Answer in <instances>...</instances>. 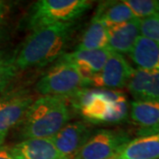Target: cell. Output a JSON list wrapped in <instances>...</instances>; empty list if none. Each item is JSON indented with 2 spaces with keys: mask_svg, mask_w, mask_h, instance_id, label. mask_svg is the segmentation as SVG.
Instances as JSON below:
<instances>
[{
  "mask_svg": "<svg viewBox=\"0 0 159 159\" xmlns=\"http://www.w3.org/2000/svg\"><path fill=\"white\" fill-rule=\"evenodd\" d=\"M8 11V6L4 2L0 1V25L2 24L3 20H5L6 13Z\"/></svg>",
  "mask_w": 159,
  "mask_h": 159,
  "instance_id": "obj_22",
  "label": "cell"
},
{
  "mask_svg": "<svg viewBox=\"0 0 159 159\" xmlns=\"http://www.w3.org/2000/svg\"><path fill=\"white\" fill-rule=\"evenodd\" d=\"M71 119L67 99L57 97H41L26 112L20 123V134L23 140L51 138Z\"/></svg>",
  "mask_w": 159,
  "mask_h": 159,
  "instance_id": "obj_2",
  "label": "cell"
},
{
  "mask_svg": "<svg viewBox=\"0 0 159 159\" xmlns=\"http://www.w3.org/2000/svg\"><path fill=\"white\" fill-rule=\"evenodd\" d=\"M34 101V97L26 89L5 91L0 96V147L9 132L21 123Z\"/></svg>",
  "mask_w": 159,
  "mask_h": 159,
  "instance_id": "obj_6",
  "label": "cell"
},
{
  "mask_svg": "<svg viewBox=\"0 0 159 159\" xmlns=\"http://www.w3.org/2000/svg\"><path fill=\"white\" fill-rule=\"evenodd\" d=\"M0 159H17L12 154L11 148L1 146L0 147Z\"/></svg>",
  "mask_w": 159,
  "mask_h": 159,
  "instance_id": "obj_21",
  "label": "cell"
},
{
  "mask_svg": "<svg viewBox=\"0 0 159 159\" xmlns=\"http://www.w3.org/2000/svg\"><path fill=\"white\" fill-rule=\"evenodd\" d=\"M126 88L136 101L159 100V70L134 69Z\"/></svg>",
  "mask_w": 159,
  "mask_h": 159,
  "instance_id": "obj_13",
  "label": "cell"
},
{
  "mask_svg": "<svg viewBox=\"0 0 159 159\" xmlns=\"http://www.w3.org/2000/svg\"><path fill=\"white\" fill-rule=\"evenodd\" d=\"M129 113L132 122L138 127L139 137L159 133V100H134Z\"/></svg>",
  "mask_w": 159,
  "mask_h": 159,
  "instance_id": "obj_10",
  "label": "cell"
},
{
  "mask_svg": "<svg viewBox=\"0 0 159 159\" xmlns=\"http://www.w3.org/2000/svg\"><path fill=\"white\" fill-rule=\"evenodd\" d=\"M124 97L119 90L82 89L69 97V101L87 122L110 124L117 102Z\"/></svg>",
  "mask_w": 159,
  "mask_h": 159,
  "instance_id": "obj_5",
  "label": "cell"
},
{
  "mask_svg": "<svg viewBox=\"0 0 159 159\" xmlns=\"http://www.w3.org/2000/svg\"><path fill=\"white\" fill-rule=\"evenodd\" d=\"M75 22L58 23L34 29L15 53L19 71L43 67L64 54L74 32Z\"/></svg>",
  "mask_w": 159,
  "mask_h": 159,
  "instance_id": "obj_1",
  "label": "cell"
},
{
  "mask_svg": "<svg viewBox=\"0 0 159 159\" xmlns=\"http://www.w3.org/2000/svg\"><path fill=\"white\" fill-rule=\"evenodd\" d=\"M107 47V28L98 19L93 17L76 50H101Z\"/></svg>",
  "mask_w": 159,
  "mask_h": 159,
  "instance_id": "obj_17",
  "label": "cell"
},
{
  "mask_svg": "<svg viewBox=\"0 0 159 159\" xmlns=\"http://www.w3.org/2000/svg\"><path fill=\"white\" fill-rule=\"evenodd\" d=\"M130 141L129 134L124 131H97L72 159L111 158L117 156Z\"/></svg>",
  "mask_w": 159,
  "mask_h": 159,
  "instance_id": "obj_7",
  "label": "cell"
},
{
  "mask_svg": "<svg viewBox=\"0 0 159 159\" xmlns=\"http://www.w3.org/2000/svg\"><path fill=\"white\" fill-rule=\"evenodd\" d=\"M134 70L122 54L111 51L102 70L89 79V87L107 90H117V89L125 88Z\"/></svg>",
  "mask_w": 159,
  "mask_h": 159,
  "instance_id": "obj_8",
  "label": "cell"
},
{
  "mask_svg": "<svg viewBox=\"0 0 159 159\" xmlns=\"http://www.w3.org/2000/svg\"><path fill=\"white\" fill-rule=\"evenodd\" d=\"M138 68L159 70V43L140 35L128 53Z\"/></svg>",
  "mask_w": 159,
  "mask_h": 159,
  "instance_id": "obj_15",
  "label": "cell"
},
{
  "mask_svg": "<svg viewBox=\"0 0 159 159\" xmlns=\"http://www.w3.org/2000/svg\"><path fill=\"white\" fill-rule=\"evenodd\" d=\"M11 150L17 159H71L57 150L51 138L22 140Z\"/></svg>",
  "mask_w": 159,
  "mask_h": 159,
  "instance_id": "obj_11",
  "label": "cell"
},
{
  "mask_svg": "<svg viewBox=\"0 0 159 159\" xmlns=\"http://www.w3.org/2000/svg\"><path fill=\"white\" fill-rule=\"evenodd\" d=\"M111 51L107 48L101 50H76L71 53H64L59 58L75 65L81 74L89 80L98 74L104 66Z\"/></svg>",
  "mask_w": 159,
  "mask_h": 159,
  "instance_id": "obj_12",
  "label": "cell"
},
{
  "mask_svg": "<svg viewBox=\"0 0 159 159\" xmlns=\"http://www.w3.org/2000/svg\"><path fill=\"white\" fill-rule=\"evenodd\" d=\"M89 80L73 63L62 58L43 75L34 86L42 97H57L67 99L82 89H88Z\"/></svg>",
  "mask_w": 159,
  "mask_h": 159,
  "instance_id": "obj_4",
  "label": "cell"
},
{
  "mask_svg": "<svg viewBox=\"0 0 159 159\" xmlns=\"http://www.w3.org/2000/svg\"><path fill=\"white\" fill-rule=\"evenodd\" d=\"M18 72L15 53H10L8 51L0 49V94L5 92Z\"/></svg>",
  "mask_w": 159,
  "mask_h": 159,
  "instance_id": "obj_18",
  "label": "cell"
},
{
  "mask_svg": "<svg viewBox=\"0 0 159 159\" xmlns=\"http://www.w3.org/2000/svg\"><path fill=\"white\" fill-rule=\"evenodd\" d=\"M108 159H119V158H118V157H117V156H115V157H111V158H108Z\"/></svg>",
  "mask_w": 159,
  "mask_h": 159,
  "instance_id": "obj_23",
  "label": "cell"
},
{
  "mask_svg": "<svg viewBox=\"0 0 159 159\" xmlns=\"http://www.w3.org/2000/svg\"><path fill=\"white\" fill-rule=\"evenodd\" d=\"M140 34L159 43V14L140 19Z\"/></svg>",
  "mask_w": 159,
  "mask_h": 159,
  "instance_id": "obj_20",
  "label": "cell"
},
{
  "mask_svg": "<svg viewBox=\"0 0 159 159\" xmlns=\"http://www.w3.org/2000/svg\"><path fill=\"white\" fill-rule=\"evenodd\" d=\"M108 48L119 54H128L140 34V19L107 27Z\"/></svg>",
  "mask_w": 159,
  "mask_h": 159,
  "instance_id": "obj_14",
  "label": "cell"
},
{
  "mask_svg": "<svg viewBox=\"0 0 159 159\" xmlns=\"http://www.w3.org/2000/svg\"><path fill=\"white\" fill-rule=\"evenodd\" d=\"M92 5L89 0H40L31 7L27 25L33 31L58 23L75 22Z\"/></svg>",
  "mask_w": 159,
  "mask_h": 159,
  "instance_id": "obj_3",
  "label": "cell"
},
{
  "mask_svg": "<svg viewBox=\"0 0 159 159\" xmlns=\"http://www.w3.org/2000/svg\"><path fill=\"white\" fill-rule=\"evenodd\" d=\"M138 19L159 14V0H124Z\"/></svg>",
  "mask_w": 159,
  "mask_h": 159,
  "instance_id": "obj_19",
  "label": "cell"
},
{
  "mask_svg": "<svg viewBox=\"0 0 159 159\" xmlns=\"http://www.w3.org/2000/svg\"><path fill=\"white\" fill-rule=\"evenodd\" d=\"M94 133L88 122L74 121L68 122L51 139L60 153L72 159Z\"/></svg>",
  "mask_w": 159,
  "mask_h": 159,
  "instance_id": "obj_9",
  "label": "cell"
},
{
  "mask_svg": "<svg viewBox=\"0 0 159 159\" xmlns=\"http://www.w3.org/2000/svg\"><path fill=\"white\" fill-rule=\"evenodd\" d=\"M94 17L103 23L106 28L136 18L124 1H107L101 3L97 8Z\"/></svg>",
  "mask_w": 159,
  "mask_h": 159,
  "instance_id": "obj_16",
  "label": "cell"
}]
</instances>
